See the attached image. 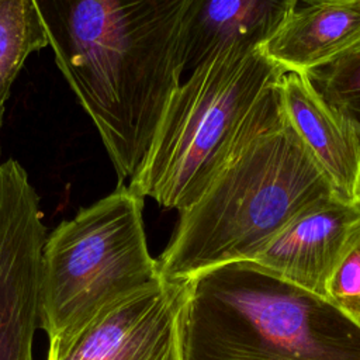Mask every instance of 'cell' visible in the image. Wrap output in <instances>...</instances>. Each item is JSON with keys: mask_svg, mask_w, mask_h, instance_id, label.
Returning <instances> with one entry per match:
<instances>
[{"mask_svg": "<svg viewBox=\"0 0 360 360\" xmlns=\"http://www.w3.org/2000/svg\"><path fill=\"white\" fill-rule=\"evenodd\" d=\"M191 0H34L53 59L94 124L118 183L135 174L181 82Z\"/></svg>", "mask_w": 360, "mask_h": 360, "instance_id": "obj_1", "label": "cell"}, {"mask_svg": "<svg viewBox=\"0 0 360 360\" xmlns=\"http://www.w3.org/2000/svg\"><path fill=\"white\" fill-rule=\"evenodd\" d=\"M332 198L329 180L284 115L278 86L201 197L180 212L156 259L159 277L183 283L222 264L252 262L292 219Z\"/></svg>", "mask_w": 360, "mask_h": 360, "instance_id": "obj_2", "label": "cell"}, {"mask_svg": "<svg viewBox=\"0 0 360 360\" xmlns=\"http://www.w3.org/2000/svg\"><path fill=\"white\" fill-rule=\"evenodd\" d=\"M180 360H360V322L242 260L183 281Z\"/></svg>", "mask_w": 360, "mask_h": 360, "instance_id": "obj_3", "label": "cell"}, {"mask_svg": "<svg viewBox=\"0 0 360 360\" xmlns=\"http://www.w3.org/2000/svg\"><path fill=\"white\" fill-rule=\"evenodd\" d=\"M285 70L235 38L173 90L128 188L179 212L191 207L264 112Z\"/></svg>", "mask_w": 360, "mask_h": 360, "instance_id": "obj_4", "label": "cell"}, {"mask_svg": "<svg viewBox=\"0 0 360 360\" xmlns=\"http://www.w3.org/2000/svg\"><path fill=\"white\" fill-rule=\"evenodd\" d=\"M143 198L125 183L46 235L38 271V318L49 346L160 280L143 228Z\"/></svg>", "mask_w": 360, "mask_h": 360, "instance_id": "obj_5", "label": "cell"}, {"mask_svg": "<svg viewBox=\"0 0 360 360\" xmlns=\"http://www.w3.org/2000/svg\"><path fill=\"white\" fill-rule=\"evenodd\" d=\"M42 219L27 170L8 158L0 163V360H34Z\"/></svg>", "mask_w": 360, "mask_h": 360, "instance_id": "obj_6", "label": "cell"}, {"mask_svg": "<svg viewBox=\"0 0 360 360\" xmlns=\"http://www.w3.org/2000/svg\"><path fill=\"white\" fill-rule=\"evenodd\" d=\"M183 283L162 278L111 305L46 360H180L177 321Z\"/></svg>", "mask_w": 360, "mask_h": 360, "instance_id": "obj_7", "label": "cell"}, {"mask_svg": "<svg viewBox=\"0 0 360 360\" xmlns=\"http://www.w3.org/2000/svg\"><path fill=\"white\" fill-rule=\"evenodd\" d=\"M360 243V204L332 198L292 219L252 262L326 298V285Z\"/></svg>", "mask_w": 360, "mask_h": 360, "instance_id": "obj_8", "label": "cell"}, {"mask_svg": "<svg viewBox=\"0 0 360 360\" xmlns=\"http://www.w3.org/2000/svg\"><path fill=\"white\" fill-rule=\"evenodd\" d=\"M278 86L287 121L336 198L360 204V125L326 103L305 73L285 72Z\"/></svg>", "mask_w": 360, "mask_h": 360, "instance_id": "obj_9", "label": "cell"}, {"mask_svg": "<svg viewBox=\"0 0 360 360\" xmlns=\"http://www.w3.org/2000/svg\"><path fill=\"white\" fill-rule=\"evenodd\" d=\"M301 0H191L179 37L181 76L235 38L262 46L285 22Z\"/></svg>", "mask_w": 360, "mask_h": 360, "instance_id": "obj_10", "label": "cell"}, {"mask_svg": "<svg viewBox=\"0 0 360 360\" xmlns=\"http://www.w3.org/2000/svg\"><path fill=\"white\" fill-rule=\"evenodd\" d=\"M360 38V0H301L260 46L285 72L305 73Z\"/></svg>", "mask_w": 360, "mask_h": 360, "instance_id": "obj_11", "label": "cell"}, {"mask_svg": "<svg viewBox=\"0 0 360 360\" xmlns=\"http://www.w3.org/2000/svg\"><path fill=\"white\" fill-rule=\"evenodd\" d=\"M48 45L34 0H0V128L17 75L31 53Z\"/></svg>", "mask_w": 360, "mask_h": 360, "instance_id": "obj_12", "label": "cell"}, {"mask_svg": "<svg viewBox=\"0 0 360 360\" xmlns=\"http://www.w3.org/2000/svg\"><path fill=\"white\" fill-rule=\"evenodd\" d=\"M305 75L326 103L360 125V38Z\"/></svg>", "mask_w": 360, "mask_h": 360, "instance_id": "obj_13", "label": "cell"}, {"mask_svg": "<svg viewBox=\"0 0 360 360\" xmlns=\"http://www.w3.org/2000/svg\"><path fill=\"white\" fill-rule=\"evenodd\" d=\"M326 298L360 322V243L332 274L326 285Z\"/></svg>", "mask_w": 360, "mask_h": 360, "instance_id": "obj_14", "label": "cell"}]
</instances>
